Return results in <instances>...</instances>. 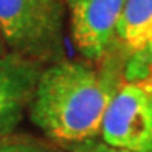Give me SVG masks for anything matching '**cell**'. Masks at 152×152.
<instances>
[{
  "label": "cell",
  "instance_id": "cell-9",
  "mask_svg": "<svg viewBox=\"0 0 152 152\" xmlns=\"http://www.w3.org/2000/svg\"><path fill=\"white\" fill-rule=\"evenodd\" d=\"M6 53H10V50H8L6 40H5V37H3V33H2V30H0V56H5Z\"/></svg>",
  "mask_w": 152,
  "mask_h": 152
},
{
  "label": "cell",
  "instance_id": "cell-5",
  "mask_svg": "<svg viewBox=\"0 0 152 152\" xmlns=\"http://www.w3.org/2000/svg\"><path fill=\"white\" fill-rule=\"evenodd\" d=\"M44 64L6 53L0 56V138L12 134L31 106Z\"/></svg>",
  "mask_w": 152,
  "mask_h": 152
},
{
  "label": "cell",
  "instance_id": "cell-7",
  "mask_svg": "<svg viewBox=\"0 0 152 152\" xmlns=\"http://www.w3.org/2000/svg\"><path fill=\"white\" fill-rule=\"evenodd\" d=\"M0 152H50L45 146L30 140H0Z\"/></svg>",
  "mask_w": 152,
  "mask_h": 152
},
{
  "label": "cell",
  "instance_id": "cell-8",
  "mask_svg": "<svg viewBox=\"0 0 152 152\" xmlns=\"http://www.w3.org/2000/svg\"><path fill=\"white\" fill-rule=\"evenodd\" d=\"M70 152H129V151L110 146V144H107L106 141H102V140L92 138V140H86V141L73 144V148H72Z\"/></svg>",
  "mask_w": 152,
  "mask_h": 152
},
{
  "label": "cell",
  "instance_id": "cell-3",
  "mask_svg": "<svg viewBox=\"0 0 152 152\" xmlns=\"http://www.w3.org/2000/svg\"><path fill=\"white\" fill-rule=\"evenodd\" d=\"M102 141L129 152H152V73L121 82L102 118Z\"/></svg>",
  "mask_w": 152,
  "mask_h": 152
},
{
  "label": "cell",
  "instance_id": "cell-1",
  "mask_svg": "<svg viewBox=\"0 0 152 152\" xmlns=\"http://www.w3.org/2000/svg\"><path fill=\"white\" fill-rule=\"evenodd\" d=\"M62 59L44 67L28 109L30 121L48 138L76 144L101 134L109 102L121 86L120 64Z\"/></svg>",
  "mask_w": 152,
  "mask_h": 152
},
{
  "label": "cell",
  "instance_id": "cell-4",
  "mask_svg": "<svg viewBox=\"0 0 152 152\" xmlns=\"http://www.w3.org/2000/svg\"><path fill=\"white\" fill-rule=\"evenodd\" d=\"M126 0H65L75 48L87 61L106 58L123 14Z\"/></svg>",
  "mask_w": 152,
  "mask_h": 152
},
{
  "label": "cell",
  "instance_id": "cell-6",
  "mask_svg": "<svg viewBox=\"0 0 152 152\" xmlns=\"http://www.w3.org/2000/svg\"><path fill=\"white\" fill-rule=\"evenodd\" d=\"M116 39L130 53L146 50L152 44V0H126Z\"/></svg>",
  "mask_w": 152,
  "mask_h": 152
},
{
  "label": "cell",
  "instance_id": "cell-10",
  "mask_svg": "<svg viewBox=\"0 0 152 152\" xmlns=\"http://www.w3.org/2000/svg\"><path fill=\"white\" fill-rule=\"evenodd\" d=\"M149 50H151V58H152V44L149 45Z\"/></svg>",
  "mask_w": 152,
  "mask_h": 152
},
{
  "label": "cell",
  "instance_id": "cell-2",
  "mask_svg": "<svg viewBox=\"0 0 152 152\" xmlns=\"http://www.w3.org/2000/svg\"><path fill=\"white\" fill-rule=\"evenodd\" d=\"M65 0H0V30L8 50L40 64L65 59Z\"/></svg>",
  "mask_w": 152,
  "mask_h": 152
}]
</instances>
